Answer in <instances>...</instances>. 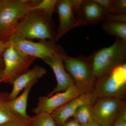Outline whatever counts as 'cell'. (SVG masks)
<instances>
[{
	"label": "cell",
	"mask_w": 126,
	"mask_h": 126,
	"mask_svg": "<svg viewBox=\"0 0 126 126\" xmlns=\"http://www.w3.org/2000/svg\"><path fill=\"white\" fill-rule=\"evenodd\" d=\"M104 8L112 14L115 5V0H94Z\"/></svg>",
	"instance_id": "obj_24"
},
{
	"label": "cell",
	"mask_w": 126,
	"mask_h": 126,
	"mask_svg": "<svg viewBox=\"0 0 126 126\" xmlns=\"http://www.w3.org/2000/svg\"><path fill=\"white\" fill-rule=\"evenodd\" d=\"M0 126H32L28 120L21 117L18 114L15 117L5 124Z\"/></svg>",
	"instance_id": "obj_21"
},
{
	"label": "cell",
	"mask_w": 126,
	"mask_h": 126,
	"mask_svg": "<svg viewBox=\"0 0 126 126\" xmlns=\"http://www.w3.org/2000/svg\"><path fill=\"white\" fill-rule=\"evenodd\" d=\"M87 58L96 80L126 63V41L117 37L111 45L97 50Z\"/></svg>",
	"instance_id": "obj_2"
},
{
	"label": "cell",
	"mask_w": 126,
	"mask_h": 126,
	"mask_svg": "<svg viewBox=\"0 0 126 126\" xmlns=\"http://www.w3.org/2000/svg\"><path fill=\"white\" fill-rule=\"evenodd\" d=\"M4 69V66L0 67V84L3 82Z\"/></svg>",
	"instance_id": "obj_27"
},
{
	"label": "cell",
	"mask_w": 126,
	"mask_h": 126,
	"mask_svg": "<svg viewBox=\"0 0 126 126\" xmlns=\"http://www.w3.org/2000/svg\"><path fill=\"white\" fill-rule=\"evenodd\" d=\"M83 94L74 86L64 92L55 94L51 96H42L39 97L37 106L32 110L35 115L43 112L51 114L54 110L69 101Z\"/></svg>",
	"instance_id": "obj_10"
},
{
	"label": "cell",
	"mask_w": 126,
	"mask_h": 126,
	"mask_svg": "<svg viewBox=\"0 0 126 126\" xmlns=\"http://www.w3.org/2000/svg\"><path fill=\"white\" fill-rule=\"evenodd\" d=\"M82 0H58L55 12L58 15L59 25L55 38L57 43L70 30L79 26L78 16L74 15V10H79Z\"/></svg>",
	"instance_id": "obj_9"
},
{
	"label": "cell",
	"mask_w": 126,
	"mask_h": 126,
	"mask_svg": "<svg viewBox=\"0 0 126 126\" xmlns=\"http://www.w3.org/2000/svg\"><path fill=\"white\" fill-rule=\"evenodd\" d=\"M3 0H0V12L2 9V4H3Z\"/></svg>",
	"instance_id": "obj_30"
},
{
	"label": "cell",
	"mask_w": 126,
	"mask_h": 126,
	"mask_svg": "<svg viewBox=\"0 0 126 126\" xmlns=\"http://www.w3.org/2000/svg\"><path fill=\"white\" fill-rule=\"evenodd\" d=\"M93 94L97 98H116L125 100L126 95V63L114 68L95 81Z\"/></svg>",
	"instance_id": "obj_4"
},
{
	"label": "cell",
	"mask_w": 126,
	"mask_h": 126,
	"mask_svg": "<svg viewBox=\"0 0 126 126\" xmlns=\"http://www.w3.org/2000/svg\"><path fill=\"white\" fill-rule=\"evenodd\" d=\"M56 34L52 17L43 11L34 10L29 12L16 28L12 37L32 41L36 39L55 42Z\"/></svg>",
	"instance_id": "obj_1"
},
{
	"label": "cell",
	"mask_w": 126,
	"mask_h": 126,
	"mask_svg": "<svg viewBox=\"0 0 126 126\" xmlns=\"http://www.w3.org/2000/svg\"><path fill=\"white\" fill-rule=\"evenodd\" d=\"M64 58L61 56L53 55L42 59L52 69L57 82L56 87L48 94L47 96H51L56 93L64 92L75 86L72 78L64 68L63 61Z\"/></svg>",
	"instance_id": "obj_11"
},
{
	"label": "cell",
	"mask_w": 126,
	"mask_h": 126,
	"mask_svg": "<svg viewBox=\"0 0 126 126\" xmlns=\"http://www.w3.org/2000/svg\"><path fill=\"white\" fill-rule=\"evenodd\" d=\"M88 126H99L98 124H97L96 122H95L93 121H92L89 123V124L88 125Z\"/></svg>",
	"instance_id": "obj_29"
},
{
	"label": "cell",
	"mask_w": 126,
	"mask_h": 126,
	"mask_svg": "<svg viewBox=\"0 0 126 126\" xmlns=\"http://www.w3.org/2000/svg\"><path fill=\"white\" fill-rule=\"evenodd\" d=\"M96 99L93 93L83 94L54 110L51 116L56 125L61 126L73 117L80 106L87 104H93Z\"/></svg>",
	"instance_id": "obj_13"
},
{
	"label": "cell",
	"mask_w": 126,
	"mask_h": 126,
	"mask_svg": "<svg viewBox=\"0 0 126 126\" xmlns=\"http://www.w3.org/2000/svg\"><path fill=\"white\" fill-rule=\"evenodd\" d=\"M39 1L3 0L0 12V41H9L29 11V7L34 5Z\"/></svg>",
	"instance_id": "obj_3"
},
{
	"label": "cell",
	"mask_w": 126,
	"mask_h": 126,
	"mask_svg": "<svg viewBox=\"0 0 126 126\" xmlns=\"http://www.w3.org/2000/svg\"><path fill=\"white\" fill-rule=\"evenodd\" d=\"M111 13L94 0H82L79 9V26L108 20Z\"/></svg>",
	"instance_id": "obj_12"
},
{
	"label": "cell",
	"mask_w": 126,
	"mask_h": 126,
	"mask_svg": "<svg viewBox=\"0 0 126 126\" xmlns=\"http://www.w3.org/2000/svg\"><path fill=\"white\" fill-rule=\"evenodd\" d=\"M58 0H42L34 6L29 7V11L41 10L43 11L48 15L52 17V15L55 12V6Z\"/></svg>",
	"instance_id": "obj_20"
},
{
	"label": "cell",
	"mask_w": 126,
	"mask_h": 126,
	"mask_svg": "<svg viewBox=\"0 0 126 126\" xmlns=\"http://www.w3.org/2000/svg\"><path fill=\"white\" fill-rule=\"evenodd\" d=\"M111 126H126V104L122 109L117 118Z\"/></svg>",
	"instance_id": "obj_23"
},
{
	"label": "cell",
	"mask_w": 126,
	"mask_h": 126,
	"mask_svg": "<svg viewBox=\"0 0 126 126\" xmlns=\"http://www.w3.org/2000/svg\"><path fill=\"white\" fill-rule=\"evenodd\" d=\"M11 46L10 43L9 41L5 43L0 41V54L3 55L5 50Z\"/></svg>",
	"instance_id": "obj_26"
},
{
	"label": "cell",
	"mask_w": 126,
	"mask_h": 126,
	"mask_svg": "<svg viewBox=\"0 0 126 126\" xmlns=\"http://www.w3.org/2000/svg\"><path fill=\"white\" fill-rule=\"evenodd\" d=\"M13 46L22 53L42 59L48 56L57 55L65 58L68 56L61 46L54 41H39L38 42L13 36L9 41Z\"/></svg>",
	"instance_id": "obj_6"
},
{
	"label": "cell",
	"mask_w": 126,
	"mask_h": 126,
	"mask_svg": "<svg viewBox=\"0 0 126 126\" xmlns=\"http://www.w3.org/2000/svg\"><path fill=\"white\" fill-rule=\"evenodd\" d=\"M38 81V79H35L30 83L24 88L23 93L19 96L10 101V105L12 110L28 121L31 118L27 112L28 97L32 88Z\"/></svg>",
	"instance_id": "obj_15"
},
{
	"label": "cell",
	"mask_w": 126,
	"mask_h": 126,
	"mask_svg": "<svg viewBox=\"0 0 126 126\" xmlns=\"http://www.w3.org/2000/svg\"><path fill=\"white\" fill-rule=\"evenodd\" d=\"M4 63L3 82L12 85L16 79L29 70L35 59L11 46L2 55Z\"/></svg>",
	"instance_id": "obj_7"
},
{
	"label": "cell",
	"mask_w": 126,
	"mask_h": 126,
	"mask_svg": "<svg viewBox=\"0 0 126 126\" xmlns=\"http://www.w3.org/2000/svg\"><path fill=\"white\" fill-rule=\"evenodd\" d=\"M9 94L0 92V126L11 121L17 114L11 108Z\"/></svg>",
	"instance_id": "obj_16"
},
{
	"label": "cell",
	"mask_w": 126,
	"mask_h": 126,
	"mask_svg": "<svg viewBox=\"0 0 126 126\" xmlns=\"http://www.w3.org/2000/svg\"><path fill=\"white\" fill-rule=\"evenodd\" d=\"M61 126H83L73 118H70Z\"/></svg>",
	"instance_id": "obj_25"
},
{
	"label": "cell",
	"mask_w": 126,
	"mask_h": 126,
	"mask_svg": "<svg viewBox=\"0 0 126 126\" xmlns=\"http://www.w3.org/2000/svg\"><path fill=\"white\" fill-rule=\"evenodd\" d=\"M29 121L32 126H57L51 114L46 112L31 117Z\"/></svg>",
	"instance_id": "obj_19"
},
{
	"label": "cell",
	"mask_w": 126,
	"mask_h": 126,
	"mask_svg": "<svg viewBox=\"0 0 126 126\" xmlns=\"http://www.w3.org/2000/svg\"><path fill=\"white\" fill-rule=\"evenodd\" d=\"M126 104L116 98H97L92 105L93 121L101 126H111Z\"/></svg>",
	"instance_id": "obj_8"
},
{
	"label": "cell",
	"mask_w": 126,
	"mask_h": 126,
	"mask_svg": "<svg viewBox=\"0 0 126 126\" xmlns=\"http://www.w3.org/2000/svg\"></svg>",
	"instance_id": "obj_31"
},
{
	"label": "cell",
	"mask_w": 126,
	"mask_h": 126,
	"mask_svg": "<svg viewBox=\"0 0 126 126\" xmlns=\"http://www.w3.org/2000/svg\"><path fill=\"white\" fill-rule=\"evenodd\" d=\"M92 105L87 104L80 106L72 117L82 126H88L93 121Z\"/></svg>",
	"instance_id": "obj_18"
},
{
	"label": "cell",
	"mask_w": 126,
	"mask_h": 126,
	"mask_svg": "<svg viewBox=\"0 0 126 126\" xmlns=\"http://www.w3.org/2000/svg\"><path fill=\"white\" fill-rule=\"evenodd\" d=\"M126 14V0H115L112 14L116 15H125Z\"/></svg>",
	"instance_id": "obj_22"
},
{
	"label": "cell",
	"mask_w": 126,
	"mask_h": 126,
	"mask_svg": "<svg viewBox=\"0 0 126 126\" xmlns=\"http://www.w3.org/2000/svg\"><path fill=\"white\" fill-rule=\"evenodd\" d=\"M3 66H4V63L2 55L0 54V67H3Z\"/></svg>",
	"instance_id": "obj_28"
},
{
	"label": "cell",
	"mask_w": 126,
	"mask_h": 126,
	"mask_svg": "<svg viewBox=\"0 0 126 126\" xmlns=\"http://www.w3.org/2000/svg\"><path fill=\"white\" fill-rule=\"evenodd\" d=\"M46 72L47 70L45 68L40 65H36L18 77L12 84L13 88L9 94L10 100L16 98L20 92L29 83L34 80L42 78L45 75Z\"/></svg>",
	"instance_id": "obj_14"
},
{
	"label": "cell",
	"mask_w": 126,
	"mask_h": 126,
	"mask_svg": "<svg viewBox=\"0 0 126 126\" xmlns=\"http://www.w3.org/2000/svg\"><path fill=\"white\" fill-rule=\"evenodd\" d=\"M65 70L75 85L83 94L93 93L96 79L87 58H73L67 56L63 59Z\"/></svg>",
	"instance_id": "obj_5"
},
{
	"label": "cell",
	"mask_w": 126,
	"mask_h": 126,
	"mask_svg": "<svg viewBox=\"0 0 126 126\" xmlns=\"http://www.w3.org/2000/svg\"><path fill=\"white\" fill-rule=\"evenodd\" d=\"M102 27L109 35L115 36L126 41V23L105 21Z\"/></svg>",
	"instance_id": "obj_17"
}]
</instances>
